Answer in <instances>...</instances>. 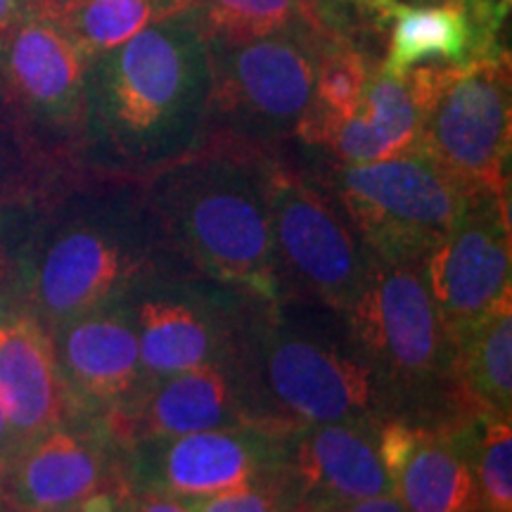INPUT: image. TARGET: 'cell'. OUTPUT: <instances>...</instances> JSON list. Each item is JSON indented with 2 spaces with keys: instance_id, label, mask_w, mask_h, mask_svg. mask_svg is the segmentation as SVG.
<instances>
[{
  "instance_id": "obj_1",
  "label": "cell",
  "mask_w": 512,
  "mask_h": 512,
  "mask_svg": "<svg viewBox=\"0 0 512 512\" xmlns=\"http://www.w3.org/2000/svg\"><path fill=\"white\" fill-rule=\"evenodd\" d=\"M209 91V43L195 5L93 57L83 138L114 174L140 181L204 145Z\"/></svg>"
},
{
  "instance_id": "obj_2",
  "label": "cell",
  "mask_w": 512,
  "mask_h": 512,
  "mask_svg": "<svg viewBox=\"0 0 512 512\" xmlns=\"http://www.w3.org/2000/svg\"><path fill=\"white\" fill-rule=\"evenodd\" d=\"M266 152L223 140L140 178L166 245L188 273L256 302L283 299L266 200Z\"/></svg>"
},
{
  "instance_id": "obj_3",
  "label": "cell",
  "mask_w": 512,
  "mask_h": 512,
  "mask_svg": "<svg viewBox=\"0 0 512 512\" xmlns=\"http://www.w3.org/2000/svg\"><path fill=\"white\" fill-rule=\"evenodd\" d=\"M313 306L302 299L249 306L226 366L249 418L285 430L387 418L347 320L335 325V311Z\"/></svg>"
},
{
  "instance_id": "obj_4",
  "label": "cell",
  "mask_w": 512,
  "mask_h": 512,
  "mask_svg": "<svg viewBox=\"0 0 512 512\" xmlns=\"http://www.w3.org/2000/svg\"><path fill=\"white\" fill-rule=\"evenodd\" d=\"M164 275H188L166 245L138 178L100 185L38 242L31 318L48 332L131 297Z\"/></svg>"
},
{
  "instance_id": "obj_5",
  "label": "cell",
  "mask_w": 512,
  "mask_h": 512,
  "mask_svg": "<svg viewBox=\"0 0 512 512\" xmlns=\"http://www.w3.org/2000/svg\"><path fill=\"white\" fill-rule=\"evenodd\" d=\"M344 320L373 370L387 418L415 425L463 418L453 392L456 347L432 302L422 266L387 264L370 256L366 283Z\"/></svg>"
},
{
  "instance_id": "obj_6",
  "label": "cell",
  "mask_w": 512,
  "mask_h": 512,
  "mask_svg": "<svg viewBox=\"0 0 512 512\" xmlns=\"http://www.w3.org/2000/svg\"><path fill=\"white\" fill-rule=\"evenodd\" d=\"M328 34L318 19H299L245 41L207 38L211 91L204 140L266 152L294 138L311 107Z\"/></svg>"
},
{
  "instance_id": "obj_7",
  "label": "cell",
  "mask_w": 512,
  "mask_h": 512,
  "mask_svg": "<svg viewBox=\"0 0 512 512\" xmlns=\"http://www.w3.org/2000/svg\"><path fill=\"white\" fill-rule=\"evenodd\" d=\"M420 98V145L470 195L508 197L510 53L408 69Z\"/></svg>"
},
{
  "instance_id": "obj_8",
  "label": "cell",
  "mask_w": 512,
  "mask_h": 512,
  "mask_svg": "<svg viewBox=\"0 0 512 512\" xmlns=\"http://www.w3.org/2000/svg\"><path fill=\"white\" fill-rule=\"evenodd\" d=\"M332 185L358 240L387 264L422 266L470 200V192L422 150L382 162L339 164Z\"/></svg>"
},
{
  "instance_id": "obj_9",
  "label": "cell",
  "mask_w": 512,
  "mask_h": 512,
  "mask_svg": "<svg viewBox=\"0 0 512 512\" xmlns=\"http://www.w3.org/2000/svg\"><path fill=\"white\" fill-rule=\"evenodd\" d=\"M266 200L283 299L347 313L363 290L370 254L320 185L268 159Z\"/></svg>"
},
{
  "instance_id": "obj_10",
  "label": "cell",
  "mask_w": 512,
  "mask_h": 512,
  "mask_svg": "<svg viewBox=\"0 0 512 512\" xmlns=\"http://www.w3.org/2000/svg\"><path fill=\"white\" fill-rule=\"evenodd\" d=\"M285 427H219L124 448L128 491H159L183 501L259 482L292 467L294 434Z\"/></svg>"
},
{
  "instance_id": "obj_11",
  "label": "cell",
  "mask_w": 512,
  "mask_h": 512,
  "mask_svg": "<svg viewBox=\"0 0 512 512\" xmlns=\"http://www.w3.org/2000/svg\"><path fill=\"white\" fill-rule=\"evenodd\" d=\"M136 316L147 384L204 366H228L256 299L221 287L202 290L185 275H164L128 297Z\"/></svg>"
},
{
  "instance_id": "obj_12",
  "label": "cell",
  "mask_w": 512,
  "mask_h": 512,
  "mask_svg": "<svg viewBox=\"0 0 512 512\" xmlns=\"http://www.w3.org/2000/svg\"><path fill=\"white\" fill-rule=\"evenodd\" d=\"M88 57L60 19L27 8L0 31V93L29 131L83 138Z\"/></svg>"
},
{
  "instance_id": "obj_13",
  "label": "cell",
  "mask_w": 512,
  "mask_h": 512,
  "mask_svg": "<svg viewBox=\"0 0 512 512\" xmlns=\"http://www.w3.org/2000/svg\"><path fill=\"white\" fill-rule=\"evenodd\" d=\"M422 278L453 342L512 299L508 197L470 195L456 226L422 261Z\"/></svg>"
},
{
  "instance_id": "obj_14",
  "label": "cell",
  "mask_w": 512,
  "mask_h": 512,
  "mask_svg": "<svg viewBox=\"0 0 512 512\" xmlns=\"http://www.w3.org/2000/svg\"><path fill=\"white\" fill-rule=\"evenodd\" d=\"M114 489H128L124 451L102 422L41 434L19 448L3 475L5 503L19 512H67Z\"/></svg>"
},
{
  "instance_id": "obj_15",
  "label": "cell",
  "mask_w": 512,
  "mask_h": 512,
  "mask_svg": "<svg viewBox=\"0 0 512 512\" xmlns=\"http://www.w3.org/2000/svg\"><path fill=\"white\" fill-rule=\"evenodd\" d=\"M477 422H380L382 463L406 512H482L475 479Z\"/></svg>"
},
{
  "instance_id": "obj_16",
  "label": "cell",
  "mask_w": 512,
  "mask_h": 512,
  "mask_svg": "<svg viewBox=\"0 0 512 512\" xmlns=\"http://www.w3.org/2000/svg\"><path fill=\"white\" fill-rule=\"evenodd\" d=\"M363 27L387 29L384 72L406 74L420 64H463L496 50L508 17L501 0H448L444 5H406L401 0H351Z\"/></svg>"
},
{
  "instance_id": "obj_17",
  "label": "cell",
  "mask_w": 512,
  "mask_h": 512,
  "mask_svg": "<svg viewBox=\"0 0 512 512\" xmlns=\"http://www.w3.org/2000/svg\"><path fill=\"white\" fill-rule=\"evenodd\" d=\"M50 335L76 411H93L102 418L147 387L136 316L128 299L83 313Z\"/></svg>"
},
{
  "instance_id": "obj_18",
  "label": "cell",
  "mask_w": 512,
  "mask_h": 512,
  "mask_svg": "<svg viewBox=\"0 0 512 512\" xmlns=\"http://www.w3.org/2000/svg\"><path fill=\"white\" fill-rule=\"evenodd\" d=\"M100 422L124 451L138 441L183 437L254 420L228 370L204 366L150 382L136 399L105 413Z\"/></svg>"
},
{
  "instance_id": "obj_19",
  "label": "cell",
  "mask_w": 512,
  "mask_h": 512,
  "mask_svg": "<svg viewBox=\"0 0 512 512\" xmlns=\"http://www.w3.org/2000/svg\"><path fill=\"white\" fill-rule=\"evenodd\" d=\"M382 420L328 422L294 434L292 470L302 484V512L394 494L380 453Z\"/></svg>"
},
{
  "instance_id": "obj_20",
  "label": "cell",
  "mask_w": 512,
  "mask_h": 512,
  "mask_svg": "<svg viewBox=\"0 0 512 512\" xmlns=\"http://www.w3.org/2000/svg\"><path fill=\"white\" fill-rule=\"evenodd\" d=\"M0 408L19 448L79 413L57 366L53 335L29 313L0 318Z\"/></svg>"
},
{
  "instance_id": "obj_21",
  "label": "cell",
  "mask_w": 512,
  "mask_h": 512,
  "mask_svg": "<svg viewBox=\"0 0 512 512\" xmlns=\"http://www.w3.org/2000/svg\"><path fill=\"white\" fill-rule=\"evenodd\" d=\"M422 107L411 76L377 69L361 107L325 145L339 164H370L408 155L420 145Z\"/></svg>"
},
{
  "instance_id": "obj_22",
  "label": "cell",
  "mask_w": 512,
  "mask_h": 512,
  "mask_svg": "<svg viewBox=\"0 0 512 512\" xmlns=\"http://www.w3.org/2000/svg\"><path fill=\"white\" fill-rule=\"evenodd\" d=\"M453 356V392L463 418H512V299L465 330Z\"/></svg>"
},
{
  "instance_id": "obj_23",
  "label": "cell",
  "mask_w": 512,
  "mask_h": 512,
  "mask_svg": "<svg viewBox=\"0 0 512 512\" xmlns=\"http://www.w3.org/2000/svg\"><path fill=\"white\" fill-rule=\"evenodd\" d=\"M375 69L373 55L358 38L328 34L320 50L311 107L294 138L306 145H328L337 128L358 112Z\"/></svg>"
},
{
  "instance_id": "obj_24",
  "label": "cell",
  "mask_w": 512,
  "mask_h": 512,
  "mask_svg": "<svg viewBox=\"0 0 512 512\" xmlns=\"http://www.w3.org/2000/svg\"><path fill=\"white\" fill-rule=\"evenodd\" d=\"M195 5L197 0H83L60 22L93 60L152 24L188 12Z\"/></svg>"
},
{
  "instance_id": "obj_25",
  "label": "cell",
  "mask_w": 512,
  "mask_h": 512,
  "mask_svg": "<svg viewBox=\"0 0 512 512\" xmlns=\"http://www.w3.org/2000/svg\"><path fill=\"white\" fill-rule=\"evenodd\" d=\"M320 3L323 0H197V10L207 38L245 41L273 34L299 19L320 22Z\"/></svg>"
},
{
  "instance_id": "obj_26",
  "label": "cell",
  "mask_w": 512,
  "mask_h": 512,
  "mask_svg": "<svg viewBox=\"0 0 512 512\" xmlns=\"http://www.w3.org/2000/svg\"><path fill=\"white\" fill-rule=\"evenodd\" d=\"M475 479L482 512H512V427L510 420L477 422Z\"/></svg>"
},
{
  "instance_id": "obj_27",
  "label": "cell",
  "mask_w": 512,
  "mask_h": 512,
  "mask_svg": "<svg viewBox=\"0 0 512 512\" xmlns=\"http://www.w3.org/2000/svg\"><path fill=\"white\" fill-rule=\"evenodd\" d=\"M192 512H299L302 484L294 470L264 477L259 482L188 501Z\"/></svg>"
},
{
  "instance_id": "obj_28",
  "label": "cell",
  "mask_w": 512,
  "mask_h": 512,
  "mask_svg": "<svg viewBox=\"0 0 512 512\" xmlns=\"http://www.w3.org/2000/svg\"><path fill=\"white\" fill-rule=\"evenodd\" d=\"M31 136L0 93V211L10 207L31 183Z\"/></svg>"
},
{
  "instance_id": "obj_29",
  "label": "cell",
  "mask_w": 512,
  "mask_h": 512,
  "mask_svg": "<svg viewBox=\"0 0 512 512\" xmlns=\"http://www.w3.org/2000/svg\"><path fill=\"white\" fill-rule=\"evenodd\" d=\"M119 512H192V508L183 498L159 491H128Z\"/></svg>"
},
{
  "instance_id": "obj_30",
  "label": "cell",
  "mask_w": 512,
  "mask_h": 512,
  "mask_svg": "<svg viewBox=\"0 0 512 512\" xmlns=\"http://www.w3.org/2000/svg\"><path fill=\"white\" fill-rule=\"evenodd\" d=\"M330 512H406V508H403L401 501L394 494H384V496H373V498H363V501L339 505V508Z\"/></svg>"
},
{
  "instance_id": "obj_31",
  "label": "cell",
  "mask_w": 512,
  "mask_h": 512,
  "mask_svg": "<svg viewBox=\"0 0 512 512\" xmlns=\"http://www.w3.org/2000/svg\"><path fill=\"white\" fill-rule=\"evenodd\" d=\"M81 3L83 0H29V8L36 12H43V15H48V17L62 19Z\"/></svg>"
},
{
  "instance_id": "obj_32",
  "label": "cell",
  "mask_w": 512,
  "mask_h": 512,
  "mask_svg": "<svg viewBox=\"0 0 512 512\" xmlns=\"http://www.w3.org/2000/svg\"><path fill=\"white\" fill-rule=\"evenodd\" d=\"M17 451H19V444L15 434L10 430L3 408H0V463H3V467L10 465V460L17 456Z\"/></svg>"
},
{
  "instance_id": "obj_33",
  "label": "cell",
  "mask_w": 512,
  "mask_h": 512,
  "mask_svg": "<svg viewBox=\"0 0 512 512\" xmlns=\"http://www.w3.org/2000/svg\"><path fill=\"white\" fill-rule=\"evenodd\" d=\"M24 10H27V0H0V31L15 24Z\"/></svg>"
},
{
  "instance_id": "obj_34",
  "label": "cell",
  "mask_w": 512,
  "mask_h": 512,
  "mask_svg": "<svg viewBox=\"0 0 512 512\" xmlns=\"http://www.w3.org/2000/svg\"><path fill=\"white\" fill-rule=\"evenodd\" d=\"M3 475H5V467L0 463V505L5 503V496H3Z\"/></svg>"
},
{
  "instance_id": "obj_35",
  "label": "cell",
  "mask_w": 512,
  "mask_h": 512,
  "mask_svg": "<svg viewBox=\"0 0 512 512\" xmlns=\"http://www.w3.org/2000/svg\"><path fill=\"white\" fill-rule=\"evenodd\" d=\"M0 512H19V510H15V508H12V505H8V503H3V505H0Z\"/></svg>"
},
{
  "instance_id": "obj_36",
  "label": "cell",
  "mask_w": 512,
  "mask_h": 512,
  "mask_svg": "<svg viewBox=\"0 0 512 512\" xmlns=\"http://www.w3.org/2000/svg\"><path fill=\"white\" fill-rule=\"evenodd\" d=\"M67 512H83L81 508H74V510H67Z\"/></svg>"
},
{
  "instance_id": "obj_37",
  "label": "cell",
  "mask_w": 512,
  "mask_h": 512,
  "mask_svg": "<svg viewBox=\"0 0 512 512\" xmlns=\"http://www.w3.org/2000/svg\"><path fill=\"white\" fill-rule=\"evenodd\" d=\"M27 8H29V0H27Z\"/></svg>"
}]
</instances>
